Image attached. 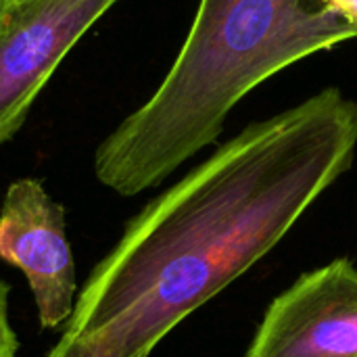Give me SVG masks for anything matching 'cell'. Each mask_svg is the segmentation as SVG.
Returning <instances> with one entry per match:
<instances>
[{
    "mask_svg": "<svg viewBox=\"0 0 357 357\" xmlns=\"http://www.w3.org/2000/svg\"><path fill=\"white\" fill-rule=\"evenodd\" d=\"M119 0H2L0 144L25 121L36 96L77 40Z\"/></svg>",
    "mask_w": 357,
    "mask_h": 357,
    "instance_id": "3",
    "label": "cell"
},
{
    "mask_svg": "<svg viewBox=\"0 0 357 357\" xmlns=\"http://www.w3.org/2000/svg\"><path fill=\"white\" fill-rule=\"evenodd\" d=\"M6 297H8V284L0 280V357H15L17 337H15L10 324H8Z\"/></svg>",
    "mask_w": 357,
    "mask_h": 357,
    "instance_id": "6",
    "label": "cell"
},
{
    "mask_svg": "<svg viewBox=\"0 0 357 357\" xmlns=\"http://www.w3.org/2000/svg\"><path fill=\"white\" fill-rule=\"evenodd\" d=\"M46 357H98V354L92 349L90 343L63 333L61 341L54 345V349Z\"/></svg>",
    "mask_w": 357,
    "mask_h": 357,
    "instance_id": "7",
    "label": "cell"
},
{
    "mask_svg": "<svg viewBox=\"0 0 357 357\" xmlns=\"http://www.w3.org/2000/svg\"><path fill=\"white\" fill-rule=\"evenodd\" d=\"M0 259L25 274L42 328L71 318L77 280L65 209L40 180L21 178L8 186L0 209Z\"/></svg>",
    "mask_w": 357,
    "mask_h": 357,
    "instance_id": "5",
    "label": "cell"
},
{
    "mask_svg": "<svg viewBox=\"0 0 357 357\" xmlns=\"http://www.w3.org/2000/svg\"><path fill=\"white\" fill-rule=\"evenodd\" d=\"M0 4H2V0H0Z\"/></svg>",
    "mask_w": 357,
    "mask_h": 357,
    "instance_id": "9",
    "label": "cell"
},
{
    "mask_svg": "<svg viewBox=\"0 0 357 357\" xmlns=\"http://www.w3.org/2000/svg\"><path fill=\"white\" fill-rule=\"evenodd\" d=\"M318 4L331 8V10H335V13L341 15L345 21L357 25V0H318Z\"/></svg>",
    "mask_w": 357,
    "mask_h": 357,
    "instance_id": "8",
    "label": "cell"
},
{
    "mask_svg": "<svg viewBox=\"0 0 357 357\" xmlns=\"http://www.w3.org/2000/svg\"><path fill=\"white\" fill-rule=\"evenodd\" d=\"M356 151L357 100L337 86L253 121L128 222L65 335L98 357H149L264 259L349 172Z\"/></svg>",
    "mask_w": 357,
    "mask_h": 357,
    "instance_id": "1",
    "label": "cell"
},
{
    "mask_svg": "<svg viewBox=\"0 0 357 357\" xmlns=\"http://www.w3.org/2000/svg\"><path fill=\"white\" fill-rule=\"evenodd\" d=\"M356 38L357 25L307 0H199L157 90L96 149L98 182L121 197L161 184L215 142L249 92Z\"/></svg>",
    "mask_w": 357,
    "mask_h": 357,
    "instance_id": "2",
    "label": "cell"
},
{
    "mask_svg": "<svg viewBox=\"0 0 357 357\" xmlns=\"http://www.w3.org/2000/svg\"><path fill=\"white\" fill-rule=\"evenodd\" d=\"M247 357H357V266L312 270L268 307Z\"/></svg>",
    "mask_w": 357,
    "mask_h": 357,
    "instance_id": "4",
    "label": "cell"
}]
</instances>
